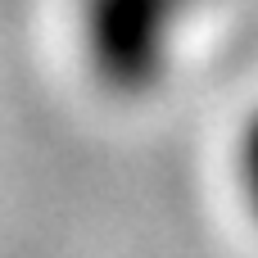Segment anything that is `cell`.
<instances>
[{
  "instance_id": "obj_1",
  "label": "cell",
  "mask_w": 258,
  "mask_h": 258,
  "mask_svg": "<svg viewBox=\"0 0 258 258\" xmlns=\"http://www.w3.org/2000/svg\"><path fill=\"white\" fill-rule=\"evenodd\" d=\"M181 0H86V54L113 91H150L172 59Z\"/></svg>"
},
{
  "instance_id": "obj_2",
  "label": "cell",
  "mask_w": 258,
  "mask_h": 258,
  "mask_svg": "<svg viewBox=\"0 0 258 258\" xmlns=\"http://www.w3.org/2000/svg\"><path fill=\"white\" fill-rule=\"evenodd\" d=\"M236 172H240V195H245V204H249V213H254V222H258V113L249 118L245 136H240Z\"/></svg>"
}]
</instances>
